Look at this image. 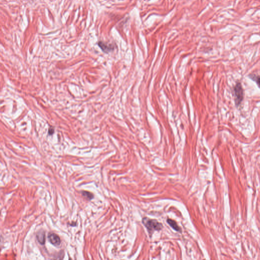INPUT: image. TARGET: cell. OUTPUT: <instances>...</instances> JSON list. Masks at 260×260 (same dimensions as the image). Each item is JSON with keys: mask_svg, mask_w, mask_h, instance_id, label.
<instances>
[{"mask_svg": "<svg viewBox=\"0 0 260 260\" xmlns=\"http://www.w3.org/2000/svg\"><path fill=\"white\" fill-rule=\"evenodd\" d=\"M37 240L41 245H44L45 242V234L44 231H39L38 232L36 236Z\"/></svg>", "mask_w": 260, "mask_h": 260, "instance_id": "5", "label": "cell"}, {"mask_svg": "<svg viewBox=\"0 0 260 260\" xmlns=\"http://www.w3.org/2000/svg\"><path fill=\"white\" fill-rule=\"evenodd\" d=\"M249 77L253 80L254 81L256 82L257 86H258V87L260 89V76H257V75H251L249 76Z\"/></svg>", "mask_w": 260, "mask_h": 260, "instance_id": "7", "label": "cell"}, {"mask_svg": "<svg viewBox=\"0 0 260 260\" xmlns=\"http://www.w3.org/2000/svg\"><path fill=\"white\" fill-rule=\"evenodd\" d=\"M234 92L235 96V105L238 107L240 105L244 97L243 89L240 82H237L234 87Z\"/></svg>", "mask_w": 260, "mask_h": 260, "instance_id": "2", "label": "cell"}, {"mask_svg": "<svg viewBox=\"0 0 260 260\" xmlns=\"http://www.w3.org/2000/svg\"><path fill=\"white\" fill-rule=\"evenodd\" d=\"M54 128L53 127H50L49 129H48V134L50 135H52L54 134Z\"/></svg>", "mask_w": 260, "mask_h": 260, "instance_id": "9", "label": "cell"}, {"mask_svg": "<svg viewBox=\"0 0 260 260\" xmlns=\"http://www.w3.org/2000/svg\"><path fill=\"white\" fill-rule=\"evenodd\" d=\"M81 194H82V196L89 200L93 199V198H94L93 195L91 192H89L87 191H83L81 192Z\"/></svg>", "mask_w": 260, "mask_h": 260, "instance_id": "8", "label": "cell"}, {"mask_svg": "<svg viewBox=\"0 0 260 260\" xmlns=\"http://www.w3.org/2000/svg\"><path fill=\"white\" fill-rule=\"evenodd\" d=\"M142 223L147 229L150 236L155 231H160L162 229V224L155 219L144 217L142 219Z\"/></svg>", "mask_w": 260, "mask_h": 260, "instance_id": "1", "label": "cell"}, {"mask_svg": "<svg viewBox=\"0 0 260 260\" xmlns=\"http://www.w3.org/2000/svg\"><path fill=\"white\" fill-rule=\"evenodd\" d=\"M48 238L49 242L54 245L57 246L61 244V239L56 234L50 233L48 234Z\"/></svg>", "mask_w": 260, "mask_h": 260, "instance_id": "3", "label": "cell"}, {"mask_svg": "<svg viewBox=\"0 0 260 260\" xmlns=\"http://www.w3.org/2000/svg\"><path fill=\"white\" fill-rule=\"evenodd\" d=\"M167 222L168 224H169L170 226L173 228L174 230L176 231L179 232H182V229H180L179 227L178 226V224H177L176 222L175 221L171 219H168Z\"/></svg>", "mask_w": 260, "mask_h": 260, "instance_id": "6", "label": "cell"}, {"mask_svg": "<svg viewBox=\"0 0 260 260\" xmlns=\"http://www.w3.org/2000/svg\"><path fill=\"white\" fill-rule=\"evenodd\" d=\"M98 45L101 48L102 50H103L104 52L108 53L109 52H111L114 49V46L112 45H108L104 43L103 42H99Z\"/></svg>", "mask_w": 260, "mask_h": 260, "instance_id": "4", "label": "cell"}]
</instances>
